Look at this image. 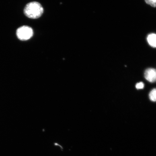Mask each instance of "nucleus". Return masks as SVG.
I'll return each instance as SVG.
<instances>
[{"label": "nucleus", "instance_id": "f257e3e1", "mask_svg": "<svg viewBox=\"0 0 156 156\" xmlns=\"http://www.w3.org/2000/svg\"><path fill=\"white\" fill-rule=\"evenodd\" d=\"M24 11L25 16L28 18L37 19L41 16L44 12V9L40 3L33 2L27 4Z\"/></svg>", "mask_w": 156, "mask_h": 156}, {"label": "nucleus", "instance_id": "f03ea898", "mask_svg": "<svg viewBox=\"0 0 156 156\" xmlns=\"http://www.w3.org/2000/svg\"><path fill=\"white\" fill-rule=\"evenodd\" d=\"M16 34L20 40L27 41L32 37L34 35V31L30 27L23 26L17 29Z\"/></svg>", "mask_w": 156, "mask_h": 156}, {"label": "nucleus", "instance_id": "7ed1b4c3", "mask_svg": "<svg viewBox=\"0 0 156 156\" xmlns=\"http://www.w3.org/2000/svg\"><path fill=\"white\" fill-rule=\"evenodd\" d=\"M145 79L151 83L156 82V69L150 68L146 69L144 73Z\"/></svg>", "mask_w": 156, "mask_h": 156}, {"label": "nucleus", "instance_id": "20e7f679", "mask_svg": "<svg viewBox=\"0 0 156 156\" xmlns=\"http://www.w3.org/2000/svg\"><path fill=\"white\" fill-rule=\"evenodd\" d=\"M147 40L150 46L156 48V34H152L148 35Z\"/></svg>", "mask_w": 156, "mask_h": 156}, {"label": "nucleus", "instance_id": "39448f33", "mask_svg": "<svg viewBox=\"0 0 156 156\" xmlns=\"http://www.w3.org/2000/svg\"><path fill=\"white\" fill-rule=\"evenodd\" d=\"M150 100L153 102H156V88L154 89L151 91L149 94Z\"/></svg>", "mask_w": 156, "mask_h": 156}, {"label": "nucleus", "instance_id": "423d86ee", "mask_svg": "<svg viewBox=\"0 0 156 156\" xmlns=\"http://www.w3.org/2000/svg\"><path fill=\"white\" fill-rule=\"evenodd\" d=\"M146 2L153 7H156V0H145Z\"/></svg>", "mask_w": 156, "mask_h": 156}, {"label": "nucleus", "instance_id": "0eeeda50", "mask_svg": "<svg viewBox=\"0 0 156 156\" xmlns=\"http://www.w3.org/2000/svg\"><path fill=\"white\" fill-rule=\"evenodd\" d=\"M144 87V83L142 82H140L136 84V89H143Z\"/></svg>", "mask_w": 156, "mask_h": 156}]
</instances>
